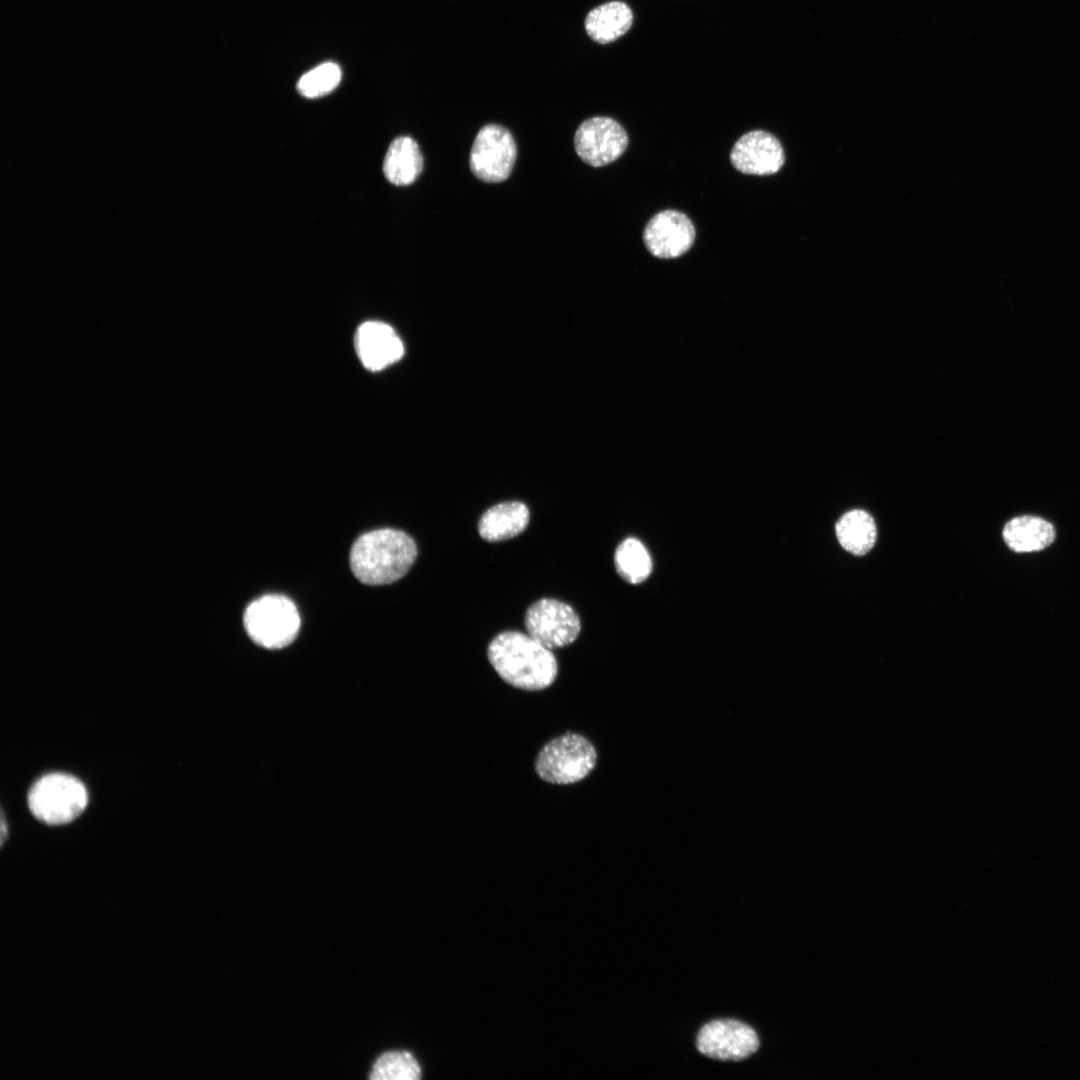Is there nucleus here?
<instances>
[{
  "label": "nucleus",
  "mask_w": 1080,
  "mask_h": 1080,
  "mask_svg": "<svg viewBox=\"0 0 1080 1080\" xmlns=\"http://www.w3.org/2000/svg\"><path fill=\"white\" fill-rule=\"evenodd\" d=\"M487 656L500 678L517 689L544 690L554 683L558 674V663L551 649L518 631L498 634L490 642Z\"/></svg>",
  "instance_id": "1"
},
{
  "label": "nucleus",
  "mask_w": 1080,
  "mask_h": 1080,
  "mask_svg": "<svg viewBox=\"0 0 1080 1080\" xmlns=\"http://www.w3.org/2000/svg\"><path fill=\"white\" fill-rule=\"evenodd\" d=\"M416 557V544L408 534L384 528L367 532L354 542L350 567L362 583L384 585L402 578Z\"/></svg>",
  "instance_id": "2"
},
{
  "label": "nucleus",
  "mask_w": 1080,
  "mask_h": 1080,
  "mask_svg": "<svg viewBox=\"0 0 1080 1080\" xmlns=\"http://www.w3.org/2000/svg\"><path fill=\"white\" fill-rule=\"evenodd\" d=\"M596 763L594 745L581 734L566 732L542 746L535 760V771L545 782L568 785L586 778Z\"/></svg>",
  "instance_id": "3"
},
{
  "label": "nucleus",
  "mask_w": 1080,
  "mask_h": 1080,
  "mask_svg": "<svg viewBox=\"0 0 1080 1080\" xmlns=\"http://www.w3.org/2000/svg\"><path fill=\"white\" fill-rule=\"evenodd\" d=\"M248 636L267 649L283 648L296 638L300 617L295 604L282 595L269 594L251 602L243 616Z\"/></svg>",
  "instance_id": "4"
},
{
  "label": "nucleus",
  "mask_w": 1080,
  "mask_h": 1080,
  "mask_svg": "<svg viewBox=\"0 0 1080 1080\" xmlns=\"http://www.w3.org/2000/svg\"><path fill=\"white\" fill-rule=\"evenodd\" d=\"M88 794L84 784L65 773H50L38 779L28 793V806L40 821L58 825L78 817L85 809Z\"/></svg>",
  "instance_id": "5"
},
{
  "label": "nucleus",
  "mask_w": 1080,
  "mask_h": 1080,
  "mask_svg": "<svg viewBox=\"0 0 1080 1080\" xmlns=\"http://www.w3.org/2000/svg\"><path fill=\"white\" fill-rule=\"evenodd\" d=\"M516 154L512 134L501 125L488 124L476 135L470 153V169L483 182H502L511 174Z\"/></svg>",
  "instance_id": "6"
},
{
  "label": "nucleus",
  "mask_w": 1080,
  "mask_h": 1080,
  "mask_svg": "<svg viewBox=\"0 0 1080 1080\" xmlns=\"http://www.w3.org/2000/svg\"><path fill=\"white\" fill-rule=\"evenodd\" d=\"M525 627L528 635L551 650L573 643L581 629L580 619L571 606L549 598L528 608Z\"/></svg>",
  "instance_id": "7"
},
{
  "label": "nucleus",
  "mask_w": 1080,
  "mask_h": 1080,
  "mask_svg": "<svg viewBox=\"0 0 1080 1080\" xmlns=\"http://www.w3.org/2000/svg\"><path fill=\"white\" fill-rule=\"evenodd\" d=\"M628 146V136L616 120L593 117L583 121L574 136L577 155L588 165L602 167L617 160Z\"/></svg>",
  "instance_id": "8"
},
{
  "label": "nucleus",
  "mask_w": 1080,
  "mask_h": 1080,
  "mask_svg": "<svg viewBox=\"0 0 1080 1080\" xmlns=\"http://www.w3.org/2000/svg\"><path fill=\"white\" fill-rule=\"evenodd\" d=\"M758 1047L756 1032L750 1026L733 1019L711 1021L705 1024L697 1035L699 1052L722 1061L743 1060L752 1055Z\"/></svg>",
  "instance_id": "9"
},
{
  "label": "nucleus",
  "mask_w": 1080,
  "mask_h": 1080,
  "mask_svg": "<svg viewBox=\"0 0 1080 1080\" xmlns=\"http://www.w3.org/2000/svg\"><path fill=\"white\" fill-rule=\"evenodd\" d=\"M695 235L688 216L677 210H664L648 221L643 241L651 255L671 259L685 254L693 245Z\"/></svg>",
  "instance_id": "10"
},
{
  "label": "nucleus",
  "mask_w": 1080,
  "mask_h": 1080,
  "mask_svg": "<svg viewBox=\"0 0 1080 1080\" xmlns=\"http://www.w3.org/2000/svg\"><path fill=\"white\" fill-rule=\"evenodd\" d=\"M730 161L738 171L749 175H772L785 162L780 141L771 133L753 130L742 135L730 152Z\"/></svg>",
  "instance_id": "11"
},
{
  "label": "nucleus",
  "mask_w": 1080,
  "mask_h": 1080,
  "mask_svg": "<svg viewBox=\"0 0 1080 1080\" xmlns=\"http://www.w3.org/2000/svg\"><path fill=\"white\" fill-rule=\"evenodd\" d=\"M355 347L365 368L379 371L404 354V346L394 329L380 321L362 323L355 334Z\"/></svg>",
  "instance_id": "12"
},
{
  "label": "nucleus",
  "mask_w": 1080,
  "mask_h": 1080,
  "mask_svg": "<svg viewBox=\"0 0 1080 1080\" xmlns=\"http://www.w3.org/2000/svg\"><path fill=\"white\" fill-rule=\"evenodd\" d=\"M529 523V510L519 501L499 503L486 510L480 517L478 532L489 542L513 538L523 532Z\"/></svg>",
  "instance_id": "13"
},
{
  "label": "nucleus",
  "mask_w": 1080,
  "mask_h": 1080,
  "mask_svg": "<svg viewBox=\"0 0 1080 1080\" xmlns=\"http://www.w3.org/2000/svg\"><path fill=\"white\" fill-rule=\"evenodd\" d=\"M423 170V157L417 142L409 136L394 139L386 153L383 172L397 186L412 184Z\"/></svg>",
  "instance_id": "14"
},
{
  "label": "nucleus",
  "mask_w": 1080,
  "mask_h": 1080,
  "mask_svg": "<svg viewBox=\"0 0 1080 1080\" xmlns=\"http://www.w3.org/2000/svg\"><path fill=\"white\" fill-rule=\"evenodd\" d=\"M631 8L622 1H610L591 10L585 29L592 40L607 44L623 36L632 26Z\"/></svg>",
  "instance_id": "15"
},
{
  "label": "nucleus",
  "mask_w": 1080,
  "mask_h": 1080,
  "mask_svg": "<svg viewBox=\"0 0 1080 1080\" xmlns=\"http://www.w3.org/2000/svg\"><path fill=\"white\" fill-rule=\"evenodd\" d=\"M1003 538L1015 552H1033L1048 547L1055 539V530L1048 521L1026 515L1007 522Z\"/></svg>",
  "instance_id": "16"
},
{
  "label": "nucleus",
  "mask_w": 1080,
  "mask_h": 1080,
  "mask_svg": "<svg viewBox=\"0 0 1080 1080\" xmlns=\"http://www.w3.org/2000/svg\"><path fill=\"white\" fill-rule=\"evenodd\" d=\"M835 530L840 545L857 556L870 551L877 537L873 518L863 510L845 513L836 523Z\"/></svg>",
  "instance_id": "17"
},
{
  "label": "nucleus",
  "mask_w": 1080,
  "mask_h": 1080,
  "mask_svg": "<svg viewBox=\"0 0 1080 1080\" xmlns=\"http://www.w3.org/2000/svg\"><path fill=\"white\" fill-rule=\"evenodd\" d=\"M615 566L621 578L628 583L638 584L649 576L652 562L647 549L640 541L627 538L616 549Z\"/></svg>",
  "instance_id": "18"
},
{
  "label": "nucleus",
  "mask_w": 1080,
  "mask_h": 1080,
  "mask_svg": "<svg viewBox=\"0 0 1080 1080\" xmlns=\"http://www.w3.org/2000/svg\"><path fill=\"white\" fill-rule=\"evenodd\" d=\"M421 1069L415 1058L407 1051H390L374 1063L369 1078L372 1080H417Z\"/></svg>",
  "instance_id": "19"
},
{
  "label": "nucleus",
  "mask_w": 1080,
  "mask_h": 1080,
  "mask_svg": "<svg viewBox=\"0 0 1080 1080\" xmlns=\"http://www.w3.org/2000/svg\"><path fill=\"white\" fill-rule=\"evenodd\" d=\"M341 76V69L336 63L326 62L302 75L297 89L304 97H321L338 86Z\"/></svg>",
  "instance_id": "20"
},
{
  "label": "nucleus",
  "mask_w": 1080,
  "mask_h": 1080,
  "mask_svg": "<svg viewBox=\"0 0 1080 1080\" xmlns=\"http://www.w3.org/2000/svg\"><path fill=\"white\" fill-rule=\"evenodd\" d=\"M5 824H6V822L4 820V815L2 814V821H1V843L2 844L5 841V835H6V832H7Z\"/></svg>",
  "instance_id": "21"
}]
</instances>
